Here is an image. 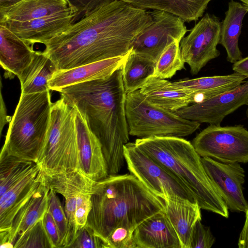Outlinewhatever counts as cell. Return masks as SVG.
Here are the masks:
<instances>
[{
	"label": "cell",
	"mask_w": 248,
	"mask_h": 248,
	"mask_svg": "<svg viewBox=\"0 0 248 248\" xmlns=\"http://www.w3.org/2000/svg\"><path fill=\"white\" fill-rule=\"evenodd\" d=\"M153 21L150 11L124 0L97 8L44 45L43 52L65 70L126 54Z\"/></svg>",
	"instance_id": "cell-1"
},
{
	"label": "cell",
	"mask_w": 248,
	"mask_h": 248,
	"mask_svg": "<svg viewBox=\"0 0 248 248\" xmlns=\"http://www.w3.org/2000/svg\"><path fill=\"white\" fill-rule=\"evenodd\" d=\"M59 92L68 105L83 115L99 140L108 175L117 174L125 161L124 147L130 135L122 68L106 78L71 85Z\"/></svg>",
	"instance_id": "cell-2"
},
{
	"label": "cell",
	"mask_w": 248,
	"mask_h": 248,
	"mask_svg": "<svg viewBox=\"0 0 248 248\" xmlns=\"http://www.w3.org/2000/svg\"><path fill=\"white\" fill-rule=\"evenodd\" d=\"M91 202L86 224L106 244L115 228L125 226L135 230L149 217L164 211L165 206V200L131 174L109 175L96 181Z\"/></svg>",
	"instance_id": "cell-3"
},
{
	"label": "cell",
	"mask_w": 248,
	"mask_h": 248,
	"mask_svg": "<svg viewBox=\"0 0 248 248\" xmlns=\"http://www.w3.org/2000/svg\"><path fill=\"white\" fill-rule=\"evenodd\" d=\"M136 145L170 171L190 192L201 209L228 218L229 209L208 176L201 157L189 141L177 137L139 138Z\"/></svg>",
	"instance_id": "cell-4"
},
{
	"label": "cell",
	"mask_w": 248,
	"mask_h": 248,
	"mask_svg": "<svg viewBox=\"0 0 248 248\" xmlns=\"http://www.w3.org/2000/svg\"><path fill=\"white\" fill-rule=\"evenodd\" d=\"M50 91L21 93L1 152L39 163L50 125L52 105Z\"/></svg>",
	"instance_id": "cell-5"
},
{
	"label": "cell",
	"mask_w": 248,
	"mask_h": 248,
	"mask_svg": "<svg viewBox=\"0 0 248 248\" xmlns=\"http://www.w3.org/2000/svg\"><path fill=\"white\" fill-rule=\"evenodd\" d=\"M76 114V108L62 97L52 103L48 136L38 163L43 172L53 174L80 170Z\"/></svg>",
	"instance_id": "cell-6"
},
{
	"label": "cell",
	"mask_w": 248,
	"mask_h": 248,
	"mask_svg": "<svg viewBox=\"0 0 248 248\" xmlns=\"http://www.w3.org/2000/svg\"><path fill=\"white\" fill-rule=\"evenodd\" d=\"M125 111L130 135L183 137L199 128L201 123L148 103L140 90L127 93Z\"/></svg>",
	"instance_id": "cell-7"
},
{
	"label": "cell",
	"mask_w": 248,
	"mask_h": 248,
	"mask_svg": "<svg viewBox=\"0 0 248 248\" xmlns=\"http://www.w3.org/2000/svg\"><path fill=\"white\" fill-rule=\"evenodd\" d=\"M124 151L130 174L155 195L165 200L181 198L197 202L170 171L140 149L135 142H128L124 145Z\"/></svg>",
	"instance_id": "cell-8"
},
{
	"label": "cell",
	"mask_w": 248,
	"mask_h": 248,
	"mask_svg": "<svg viewBox=\"0 0 248 248\" xmlns=\"http://www.w3.org/2000/svg\"><path fill=\"white\" fill-rule=\"evenodd\" d=\"M192 144L202 157L226 163L248 162V130L242 125L210 124Z\"/></svg>",
	"instance_id": "cell-9"
},
{
	"label": "cell",
	"mask_w": 248,
	"mask_h": 248,
	"mask_svg": "<svg viewBox=\"0 0 248 248\" xmlns=\"http://www.w3.org/2000/svg\"><path fill=\"white\" fill-rule=\"evenodd\" d=\"M221 23L219 18L208 13L195 25L180 43L182 58L191 73L197 74L211 60L220 55Z\"/></svg>",
	"instance_id": "cell-10"
},
{
	"label": "cell",
	"mask_w": 248,
	"mask_h": 248,
	"mask_svg": "<svg viewBox=\"0 0 248 248\" xmlns=\"http://www.w3.org/2000/svg\"><path fill=\"white\" fill-rule=\"evenodd\" d=\"M152 22L135 39L132 51L155 62L166 47L174 41H181L187 31L185 22L165 11H150Z\"/></svg>",
	"instance_id": "cell-11"
},
{
	"label": "cell",
	"mask_w": 248,
	"mask_h": 248,
	"mask_svg": "<svg viewBox=\"0 0 248 248\" xmlns=\"http://www.w3.org/2000/svg\"><path fill=\"white\" fill-rule=\"evenodd\" d=\"M245 105H248V80L231 90L175 112L188 120L220 125L225 117Z\"/></svg>",
	"instance_id": "cell-12"
},
{
	"label": "cell",
	"mask_w": 248,
	"mask_h": 248,
	"mask_svg": "<svg viewBox=\"0 0 248 248\" xmlns=\"http://www.w3.org/2000/svg\"><path fill=\"white\" fill-rule=\"evenodd\" d=\"M205 170L231 212H246L248 202L243 193L245 170L238 163H226L202 157Z\"/></svg>",
	"instance_id": "cell-13"
},
{
	"label": "cell",
	"mask_w": 248,
	"mask_h": 248,
	"mask_svg": "<svg viewBox=\"0 0 248 248\" xmlns=\"http://www.w3.org/2000/svg\"><path fill=\"white\" fill-rule=\"evenodd\" d=\"M76 15L74 12H67L27 21L0 24L4 25L32 47L36 43L45 45L66 30L74 23Z\"/></svg>",
	"instance_id": "cell-14"
},
{
	"label": "cell",
	"mask_w": 248,
	"mask_h": 248,
	"mask_svg": "<svg viewBox=\"0 0 248 248\" xmlns=\"http://www.w3.org/2000/svg\"><path fill=\"white\" fill-rule=\"evenodd\" d=\"M76 110L80 170L91 179L98 181L109 175L102 146L89 127L85 117L77 108Z\"/></svg>",
	"instance_id": "cell-15"
},
{
	"label": "cell",
	"mask_w": 248,
	"mask_h": 248,
	"mask_svg": "<svg viewBox=\"0 0 248 248\" xmlns=\"http://www.w3.org/2000/svg\"><path fill=\"white\" fill-rule=\"evenodd\" d=\"M131 49L125 55L65 70H58L48 82L50 90L59 92L75 84L106 78L121 69Z\"/></svg>",
	"instance_id": "cell-16"
},
{
	"label": "cell",
	"mask_w": 248,
	"mask_h": 248,
	"mask_svg": "<svg viewBox=\"0 0 248 248\" xmlns=\"http://www.w3.org/2000/svg\"><path fill=\"white\" fill-rule=\"evenodd\" d=\"M50 189L41 182L37 190L16 215L11 228L0 233V248H13L16 240L42 220L48 210Z\"/></svg>",
	"instance_id": "cell-17"
},
{
	"label": "cell",
	"mask_w": 248,
	"mask_h": 248,
	"mask_svg": "<svg viewBox=\"0 0 248 248\" xmlns=\"http://www.w3.org/2000/svg\"><path fill=\"white\" fill-rule=\"evenodd\" d=\"M41 182L64 199L66 214H75L78 198L85 193H92L96 181L88 177L81 170H76L53 174L40 172Z\"/></svg>",
	"instance_id": "cell-18"
},
{
	"label": "cell",
	"mask_w": 248,
	"mask_h": 248,
	"mask_svg": "<svg viewBox=\"0 0 248 248\" xmlns=\"http://www.w3.org/2000/svg\"><path fill=\"white\" fill-rule=\"evenodd\" d=\"M140 91L150 104L173 112L200 101L193 91L154 76L148 78Z\"/></svg>",
	"instance_id": "cell-19"
},
{
	"label": "cell",
	"mask_w": 248,
	"mask_h": 248,
	"mask_svg": "<svg viewBox=\"0 0 248 248\" xmlns=\"http://www.w3.org/2000/svg\"><path fill=\"white\" fill-rule=\"evenodd\" d=\"M40 166L37 163L31 171L0 196V233L7 232L19 210L39 186Z\"/></svg>",
	"instance_id": "cell-20"
},
{
	"label": "cell",
	"mask_w": 248,
	"mask_h": 248,
	"mask_svg": "<svg viewBox=\"0 0 248 248\" xmlns=\"http://www.w3.org/2000/svg\"><path fill=\"white\" fill-rule=\"evenodd\" d=\"M134 239L137 248H182L178 235L165 211L141 222L134 232Z\"/></svg>",
	"instance_id": "cell-21"
},
{
	"label": "cell",
	"mask_w": 248,
	"mask_h": 248,
	"mask_svg": "<svg viewBox=\"0 0 248 248\" xmlns=\"http://www.w3.org/2000/svg\"><path fill=\"white\" fill-rule=\"evenodd\" d=\"M0 36V65L8 73L19 78L31 62L35 51L1 24Z\"/></svg>",
	"instance_id": "cell-22"
},
{
	"label": "cell",
	"mask_w": 248,
	"mask_h": 248,
	"mask_svg": "<svg viewBox=\"0 0 248 248\" xmlns=\"http://www.w3.org/2000/svg\"><path fill=\"white\" fill-rule=\"evenodd\" d=\"M67 12L77 14L67 0H22L0 9V23L27 21Z\"/></svg>",
	"instance_id": "cell-23"
},
{
	"label": "cell",
	"mask_w": 248,
	"mask_h": 248,
	"mask_svg": "<svg viewBox=\"0 0 248 248\" xmlns=\"http://www.w3.org/2000/svg\"><path fill=\"white\" fill-rule=\"evenodd\" d=\"M165 201V213L178 235L182 248H190L194 225L202 220L201 207L198 202L181 198Z\"/></svg>",
	"instance_id": "cell-24"
},
{
	"label": "cell",
	"mask_w": 248,
	"mask_h": 248,
	"mask_svg": "<svg viewBox=\"0 0 248 248\" xmlns=\"http://www.w3.org/2000/svg\"><path fill=\"white\" fill-rule=\"evenodd\" d=\"M248 13V7L243 3L231 0L221 27L219 44L226 49L227 60L233 63L242 59L238 46L243 19Z\"/></svg>",
	"instance_id": "cell-25"
},
{
	"label": "cell",
	"mask_w": 248,
	"mask_h": 248,
	"mask_svg": "<svg viewBox=\"0 0 248 248\" xmlns=\"http://www.w3.org/2000/svg\"><path fill=\"white\" fill-rule=\"evenodd\" d=\"M247 78L236 72L223 76L204 77L171 82L174 86L193 91L202 101L231 90L244 82Z\"/></svg>",
	"instance_id": "cell-26"
},
{
	"label": "cell",
	"mask_w": 248,
	"mask_h": 248,
	"mask_svg": "<svg viewBox=\"0 0 248 248\" xmlns=\"http://www.w3.org/2000/svg\"><path fill=\"white\" fill-rule=\"evenodd\" d=\"M57 70L54 62L43 51H35L30 64L18 78L21 93L28 94L49 90L48 82Z\"/></svg>",
	"instance_id": "cell-27"
},
{
	"label": "cell",
	"mask_w": 248,
	"mask_h": 248,
	"mask_svg": "<svg viewBox=\"0 0 248 248\" xmlns=\"http://www.w3.org/2000/svg\"><path fill=\"white\" fill-rule=\"evenodd\" d=\"M145 9L161 10L181 18L184 22L195 21L203 16L212 0H124Z\"/></svg>",
	"instance_id": "cell-28"
},
{
	"label": "cell",
	"mask_w": 248,
	"mask_h": 248,
	"mask_svg": "<svg viewBox=\"0 0 248 248\" xmlns=\"http://www.w3.org/2000/svg\"><path fill=\"white\" fill-rule=\"evenodd\" d=\"M156 62L131 51L122 67L123 80L126 93L140 90L155 72Z\"/></svg>",
	"instance_id": "cell-29"
},
{
	"label": "cell",
	"mask_w": 248,
	"mask_h": 248,
	"mask_svg": "<svg viewBox=\"0 0 248 248\" xmlns=\"http://www.w3.org/2000/svg\"><path fill=\"white\" fill-rule=\"evenodd\" d=\"M36 164L0 152V196L29 173Z\"/></svg>",
	"instance_id": "cell-30"
},
{
	"label": "cell",
	"mask_w": 248,
	"mask_h": 248,
	"mask_svg": "<svg viewBox=\"0 0 248 248\" xmlns=\"http://www.w3.org/2000/svg\"><path fill=\"white\" fill-rule=\"evenodd\" d=\"M179 41H174L167 46L156 62L153 76L161 79L170 78L184 68Z\"/></svg>",
	"instance_id": "cell-31"
},
{
	"label": "cell",
	"mask_w": 248,
	"mask_h": 248,
	"mask_svg": "<svg viewBox=\"0 0 248 248\" xmlns=\"http://www.w3.org/2000/svg\"><path fill=\"white\" fill-rule=\"evenodd\" d=\"M52 248L42 219L28 230L15 241L13 248Z\"/></svg>",
	"instance_id": "cell-32"
},
{
	"label": "cell",
	"mask_w": 248,
	"mask_h": 248,
	"mask_svg": "<svg viewBox=\"0 0 248 248\" xmlns=\"http://www.w3.org/2000/svg\"><path fill=\"white\" fill-rule=\"evenodd\" d=\"M52 190L48 194V210L56 225L60 238V248H67L68 235V220L61 201Z\"/></svg>",
	"instance_id": "cell-33"
},
{
	"label": "cell",
	"mask_w": 248,
	"mask_h": 248,
	"mask_svg": "<svg viewBox=\"0 0 248 248\" xmlns=\"http://www.w3.org/2000/svg\"><path fill=\"white\" fill-rule=\"evenodd\" d=\"M69 248H108L106 242L86 224L78 231L75 239Z\"/></svg>",
	"instance_id": "cell-34"
},
{
	"label": "cell",
	"mask_w": 248,
	"mask_h": 248,
	"mask_svg": "<svg viewBox=\"0 0 248 248\" xmlns=\"http://www.w3.org/2000/svg\"><path fill=\"white\" fill-rule=\"evenodd\" d=\"M134 231L125 226L115 228L106 239L108 248H137Z\"/></svg>",
	"instance_id": "cell-35"
},
{
	"label": "cell",
	"mask_w": 248,
	"mask_h": 248,
	"mask_svg": "<svg viewBox=\"0 0 248 248\" xmlns=\"http://www.w3.org/2000/svg\"><path fill=\"white\" fill-rule=\"evenodd\" d=\"M198 220L191 234L190 248H210L215 242V238L210 228L204 226Z\"/></svg>",
	"instance_id": "cell-36"
},
{
	"label": "cell",
	"mask_w": 248,
	"mask_h": 248,
	"mask_svg": "<svg viewBox=\"0 0 248 248\" xmlns=\"http://www.w3.org/2000/svg\"><path fill=\"white\" fill-rule=\"evenodd\" d=\"M115 0H67L77 13L73 23L93 10Z\"/></svg>",
	"instance_id": "cell-37"
},
{
	"label": "cell",
	"mask_w": 248,
	"mask_h": 248,
	"mask_svg": "<svg viewBox=\"0 0 248 248\" xmlns=\"http://www.w3.org/2000/svg\"><path fill=\"white\" fill-rule=\"evenodd\" d=\"M42 221L52 248H60V238L58 231L55 221L48 210L45 214Z\"/></svg>",
	"instance_id": "cell-38"
},
{
	"label": "cell",
	"mask_w": 248,
	"mask_h": 248,
	"mask_svg": "<svg viewBox=\"0 0 248 248\" xmlns=\"http://www.w3.org/2000/svg\"><path fill=\"white\" fill-rule=\"evenodd\" d=\"M245 213V223L238 238V246L239 248H248V209Z\"/></svg>",
	"instance_id": "cell-39"
},
{
	"label": "cell",
	"mask_w": 248,
	"mask_h": 248,
	"mask_svg": "<svg viewBox=\"0 0 248 248\" xmlns=\"http://www.w3.org/2000/svg\"><path fill=\"white\" fill-rule=\"evenodd\" d=\"M232 70L248 78V56L233 63Z\"/></svg>",
	"instance_id": "cell-40"
},
{
	"label": "cell",
	"mask_w": 248,
	"mask_h": 248,
	"mask_svg": "<svg viewBox=\"0 0 248 248\" xmlns=\"http://www.w3.org/2000/svg\"><path fill=\"white\" fill-rule=\"evenodd\" d=\"M22 0H0V9L13 6Z\"/></svg>",
	"instance_id": "cell-41"
},
{
	"label": "cell",
	"mask_w": 248,
	"mask_h": 248,
	"mask_svg": "<svg viewBox=\"0 0 248 248\" xmlns=\"http://www.w3.org/2000/svg\"><path fill=\"white\" fill-rule=\"evenodd\" d=\"M242 3L248 7V0H239Z\"/></svg>",
	"instance_id": "cell-42"
},
{
	"label": "cell",
	"mask_w": 248,
	"mask_h": 248,
	"mask_svg": "<svg viewBox=\"0 0 248 248\" xmlns=\"http://www.w3.org/2000/svg\"><path fill=\"white\" fill-rule=\"evenodd\" d=\"M247 114H248V108L247 109Z\"/></svg>",
	"instance_id": "cell-43"
}]
</instances>
